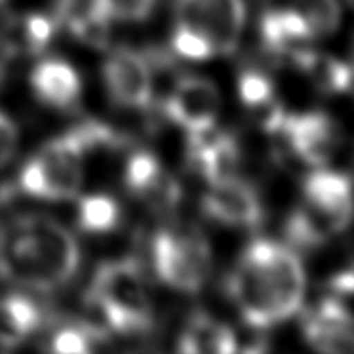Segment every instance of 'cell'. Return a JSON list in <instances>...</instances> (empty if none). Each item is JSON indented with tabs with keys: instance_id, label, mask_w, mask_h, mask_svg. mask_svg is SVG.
<instances>
[{
	"instance_id": "6da1fadb",
	"label": "cell",
	"mask_w": 354,
	"mask_h": 354,
	"mask_svg": "<svg viewBox=\"0 0 354 354\" xmlns=\"http://www.w3.org/2000/svg\"><path fill=\"white\" fill-rule=\"evenodd\" d=\"M305 270L297 254L272 240H254L227 278V292L252 328L293 316L305 299Z\"/></svg>"
},
{
	"instance_id": "7a4b0ae2",
	"label": "cell",
	"mask_w": 354,
	"mask_h": 354,
	"mask_svg": "<svg viewBox=\"0 0 354 354\" xmlns=\"http://www.w3.org/2000/svg\"><path fill=\"white\" fill-rule=\"evenodd\" d=\"M80 248L73 232L48 216H19L0 229V277L32 292L73 280Z\"/></svg>"
},
{
	"instance_id": "3957f363",
	"label": "cell",
	"mask_w": 354,
	"mask_h": 354,
	"mask_svg": "<svg viewBox=\"0 0 354 354\" xmlns=\"http://www.w3.org/2000/svg\"><path fill=\"white\" fill-rule=\"evenodd\" d=\"M90 297L115 331L131 333L151 326L149 286L141 265L133 259L103 263L93 277Z\"/></svg>"
},
{
	"instance_id": "277c9868",
	"label": "cell",
	"mask_w": 354,
	"mask_h": 354,
	"mask_svg": "<svg viewBox=\"0 0 354 354\" xmlns=\"http://www.w3.org/2000/svg\"><path fill=\"white\" fill-rule=\"evenodd\" d=\"M84 147L73 131L52 139L21 169V191L42 201H69L77 196L84 179Z\"/></svg>"
},
{
	"instance_id": "5b68a950",
	"label": "cell",
	"mask_w": 354,
	"mask_h": 354,
	"mask_svg": "<svg viewBox=\"0 0 354 354\" xmlns=\"http://www.w3.org/2000/svg\"><path fill=\"white\" fill-rule=\"evenodd\" d=\"M154 270L164 284L183 293H194L212 272V252L196 232L160 231L153 240Z\"/></svg>"
},
{
	"instance_id": "8992f818",
	"label": "cell",
	"mask_w": 354,
	"mask_h": 354,
	"mask_svg": "<svg viewBox=\"0 0 354 354\" xmlns=\"http://www.w3.org/2000/svg\"><path fill=\"white\" fill-rule=\"evenodd\" d=\"M177 25L208 40L217 54H232L246 25L244 0H176Z\"/></svg>"
},
{
	"instance_id": "52a82bcc",
	"label": "cell",
	"mask_w": 354,
	"mask_h": 354,
	"mask_svg": "<svg viewBox=\"0 0 354 354\" xmlns=\"http://www.w3.org/2000/svg\"><path fill=\"white\" fill-rule=\"evenodd\" d=\"M111 100L126 109H147L154 95L153 63L131 48H118L103 63Z\"/></svg>"
},
{
	"instance_id": "ba28073f",
	"label": "cell",
	"mask_w": 354,
	"mask_h": 354,
	"mask_svg": "<svg viewBox=\"0 0 354 354\" xmlns=\"http://www.w3.org/2000/svg\"><path fill=\"white\" fill-rule=\"evenodd\" d=\"M164 115L183 130L201 131L214 128L221 109V93L204 77L179 78L164 100Z\"/></svg>"
},
{
	"instance_id": "9c48e42d",
	"label": "cell",
	"mask_w": 354,
	"mask_h": 354,
	"mask_svg": "<svg viewBox=\"0 0 354 354\" xmlns=\"http://www.w3.org/2000/svg\"><path fill=\"white\" fill-rule=\"evenodd\" d=\"M204 212L212 219L229 227L255 229L263 221V206L259 194L246 181L236 176L209 183L204 196Z\"/></svg>"
},
{
	"instance_id": "30bf717a",
	"label": "cell",
	"mask_w": 354,
	"mask_h": 354,
	"mask_svg": "<svg viewBox=\"0 0 354 354\" xmlns=\"http://www.w3.org/2000/svg\"><path fill=\"white\" fill-rule=\"evenodd\" d=\"M278 133L284 136L301 160L313 166H324L337 147L335 126L324 113L286 115Z\"/></svg>"
},
{
	"instance_id": "8fae6325",
	"label": "cell",
	"mask_w": 354,
	"mask_h": 354,
	"mask_svg": "<svg viewBox=\"0 0 354 354\" xmlns=\"http://www.w3.org/2000/svg\"><path fill=\"white\" fill-rule=\"evenodd\" d=\"M310 346L322 353H354V316L337 299L320 301L303 320Z\"/></svg>"
},
{
	"instance_id": "7c38bea8",
	"label": "cell",
	"mask_w": 354,
	"mask_h": 354,
	"mask_svg": "<svg viewBox=\"0 0 354 354\" xmlns=\"http://www.w3.org/2000/svg\"><path fill=\"white\" fill-rule=\"evenodd\" d=\"M187 156L208 183L234 176L239 164V145L232 136L214 128L187 133Z\"/></svg>"
},
{
	"instance_id": "4fadbf2b",
	"label": "cell",
	"mask_w": 354,
	"mask_h": 354,
	"mask_svg": "<svg viewBox=\"0 0 354 354\" xmlns=\"http://www.w3.org/2000/svg\"><path fill=\"white\" fill-rule=\"evenodd\" d=\"M126 187L141 201L156 209L174 208L181 198V187L166 169L160 160L151 153H138L126 164L124 174Z\"/></svg>"
},
{
	"instance_id": "5bb4252c",
	"label": "cell",
	"mask_w": 354,
	"mask_h": 354,
	"mask_svg": "<svg viewBox=\"0 0 354 354\" xmlns=\"http://www.w3.org/2000/svg\"><path fill=\"white\" fill-rule=\"evenodd\" d=\"M353 219L333 214L305 201V206L295 209L286 223V239L295 250L322 246L326 240L348 227Z\"/></svg>"
},
{
	"instance_id": "9a60e30c",
	"label": "cell",
	"mask_w": 354,
	"mask_h": 354,
	"mask_svg": "<svg viewBox=\"0 0 354 354\" xmlns=\"http://www.w3.org/2000/svg\"><path fill=\"white\" fill-rule=\"evenodd\" d=\"M31 86L39 100L57 109L71 107L82 90L77 69L63 59L40 62L31 73Z\"/></svg>"
},
{
	"instance_id": "2e32d148",
	"label": "cell",
	"mask_w": 354,
	"mask_h": 354,
	"mask_svg": "<svg viewBox=\"0 0 354 354\" xmlns=\"http://www.w3.org/2000/svg\"><path fill=\"white\" fill-rule=\"evenodd\" d=\"M305 198L318 208L354 217V191L351 177L339 171L318 169L305 181Z\"/></svg>"
},
{
	"instance_id": "e0dca14e",
	"label": "cell",
	"mask_w": 354,
	"mask_h": 354,
	"mask_svg": "<svg viewBox=\"0 0 354 354\" xmlns=\"http://www.w3.org/2000/svg\"><path fill=\"white\" fill-rule=\"evenodd\" d=\"M239 348L234 330L227 324L209 318L208 315H194L187 322L179 337V351L189 354H229Z\"/></svg>"
},
{
	"instance_id": "ac0fdd59",
	"label": "cell",
	"mask_w": 354,
	"mask_h": 354,
	"mask_svg": "<svg viewBox=\"0 0 354 354\" xmlns=\"http://www.w3.org/2000/svg\"><path fill=\"white\" fill-rule=\"evenodd\" d=\"M261 39L270 52L290 54L299 42L315 39V32L293 8L270 10L261 17Z\"/></svg>"
},
{
	"instance_id": "d6986e66",
	"label": "cell",
	"mask_w": 354,
	"mask_h": 354,
	"mask_svg": "<svg viewBox=\"0 0 354 354\" xmlns=\"http://www.w3.org/2000/svg\"><path fill=\"white\" fill-rule=\"evenodd\" d=\"M293 63L305 71L315 80L318 90L324 93H341L353 84V71L345 63L337 62L328 55H320L305 48L290 52Z\"/></svg>"
},
{
	"instance_id": "ffe728a7",
	"label": "cell",
	"mask_w": 354,
	"mask_h": 354,
	"mask_svg": "<svg viewBox=\"0 0 354 354\" xmlns=\"http://www.w3.org/2000/svg\"><path fill=\"white\" fill-rule=\"evenodd\" d=\"M40 315L29 297L12 293L0 299V346L12 348L37 330Z\"/></svg>"
},
{
	"instance_id": "44dd1931",
	"label": "cell",
	"mask_w": 354,
	"mask_h": 354,
	"mask_svg": "<svg viewBox=\"0 0 354 354\" xmlns=\"http://www.w3.org/2000/svg\"><path fill=\"white\" fill-rule=\"evenodd\" d=\"M78 227L84 232H109L120 221V208L107 194H90L78 202Z\"/></svg>"
},
{
	"instance_id": "7402d4cb",
	"label": "cell",
	"mask_w": 354,
	"mask_h": 354,
	"mask_svg": "<svg viewBox=\"0 0 354 354\" xmlns=\"http://www.w3.org/2000/svg\"><path fill=\"white\" fill-rule=\"evenodd\" d=\"M293 10L307 21L315 37L330 35L341 21L337 0H293Z\"/></svg>"
},
{
	"instance_id": "603a6c76",
	"label": "cell",
	"mask_w": 354,
	"mask_h": 354,
	"mask_svg": "<svg viewBox=\"0 0 354 354\" xmlns=\"http://www.w3.org/2000/svg\"><path fill=\"white\" fill-rule=\"evenodd\" d=\"M109 25L111 19L93 8L92 4H88V8L71 21V31L90 46L105 48L109 42Z\"/></svg>"
},
{
	"instance_id": "cb8c5ba5",
	"label": "cell",
	"mask_w": 354,
	"mask_h": 354,
	"mask_svg": "<svg viewBox=\"0 0 354 354\" xmlns=\"http://www.w3.org/2000/svg\"><path fill=\"white\" fill-rule=\"evenodd\" d=\"M90 4L111 21H145L156 0H90Z\"/></svg>"
},
{
	"instance_id": "d4e9b609",
	"label": "cell",
	"mask_w": 354,
	"mask_h": 354,
	"mask_svg": "<svg viewBox=\"0 0 354 354\" xmlns=\"http://www.w3.org/2000/svg\"><path fill=\"white\" fill-rule=\"evenodd\" d=\"M171 48L177 55L185 59H193V62H204L212 55H216L208 40L183 25H176V31L171 37Z\"/></svg>"
},
{
	"instance_id": "484cf974",
	"label": "cell",
	"mask_w": 354,
	"mask_h": 354,
	"mask_svg": "<svg viewBox=\"0 0 354 354\" xmlns=\"http://www.w3.org/2000/svg\"><path fill=\"white\" fill-rule=\"evenodd\" d=\"M54 37V19L44 14H27L21 21V40L24 46L37 54L50 44Z\"/></svg>"
},
{
	"instance_id": "4316f807",
	"label": "cell",
	"mask_w": 354,
	"mask_h": 354,
	"mask_svg": "<svg viewBox=\"0 0 354 354\" xmlns=\"http://www.w3.org/2000/svg\"><path fill=\"white\" fill-rule=\"evenodd\" d=\"M239 93L248 109L257 107L274 97L272 82L259 71H246L239 78Z\"/></svg>"
},
{
	"instance_id": "83f0119b",
	"label": "cell",
	"mask_w": 354,
	"mask_h": 354,
	"mask_svg": "<svg viewBox=\"0 0 354 354\" xmlns=\"http://www.w3.org/2000/svg\"><path fill=\"white\" fill-rule=\"evenodd\" d=\"M92 348V337L82 328H62L52 337V351L65 354H82Z\"/></svg>"
},
{
	"instance_id": "f1b7e54d",
	"label": "cell",
	"mask_w": 354,
	"mask_h": 354,
	"mask_svg": "<svg viewBox=\"0 0 354 354\" xmlns=\"http://www.w3.org/2000/svg\"><path fill=\"white\" fill-rule=\"evenodd\" d=\"M19 143V131L14 120L0 113V168L6 166L17 151Z\"/></svg>"
}]
</instances>
